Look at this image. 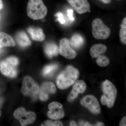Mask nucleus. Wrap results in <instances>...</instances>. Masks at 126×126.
I'll use <instances>...</instances> for the list:
<instances>
[{
    "instance_id": "nucleus-1",
    "label": "nucleus",
    "mask_w": 126,
    "mask_h": 126,
    "mask_svg": "<svg viewBox=\"0 0 126 126\" xmlns=\"http://www.w3.org/2000/svg\"><path fill=\"white\" fill-rule=\"evenodd\" d=\"M79 75V72L77 69L71 65H68L57 77V86L61 89L67 88L75 83Z\"/></svg>"
},
{
    "instance_id": "nucleus-2",
    "label": "nucleus",
    "mask_w": 126,
    "mask_h": 126,
    "mask_svg": "<svg viewBox=\"0 0 126 126\" xmlns=\"http://www.w3.org/2000/svg\"><path fill=\"white\" fill-rule=\"evenodd\" d=\"M47 7L43 0H29L27 3V16L35 20L41 19L45 17L47 14Z\"/></svg>"
},
{
    "instance_id": "nucleus-3",
    "label": "nucleus",
    "mask_w": 126,
    "mask_h": 126,
    "mask_svg": "<svg viewBox=\"0 0 126 126\" xmlns=\"http://www.w3.org/2000/svg\"><path fill=\"white\" fill-rule=\"evenodd\" d=\"M102 88L103 94L101 98V103L103 106H107L108 108H111L114 105L117 95L116 88L111 82L107 79L103 83Z\"/></svg>"
},
{
    "instance_id": "nucleus-4",
    "label": "nucleus",
    "mask_w": 126,
    "mask_h": 126,
    "mask_svg": "<svg viewBox=\"0 0 126 126\" xmlns=\"http://www.w3.org/2000/svg\"><path fill=\"white\" fill-rule=\"evenodd\" d=\"M92 30L93 36L96 39H106L109 37L111 33L110 29L99 18H96L93 20Z\"/></svg>"
},
{
    "instance_id": "nucleus-5",
    "label": "nucleus",
    "mask_w": 126,
    "mask_h": 126,
    "mask_svg": "<svg viewBox=\"0 0 126 126\" xmlns=\"http://www.w3.org/2000/svg\"><path fill=\"white\" fill-rule=\"evenodd\" d=\"M39 87L38 83L31 77L26 76L23 79L21 92L24 95L36 97L38 94Z\"/></svg>"
},
{
    "instance_id": "nucleus-6",
    "label": "nucleus",
    "mask_w": 126,
    "mask_h": 126,
    "mask_svg": "<svg viewBox=\"0 0 126 126\" xmlns=\"http://www.w3.org/2000/svg\"><path fill=\"white\" fill-rule=\"evenodd\" d=\"M14 116L19 122L22 126L33 123L36 119V115L32 111L27 112L24 108H20L15 111Z\"/></svg>"
},
{
    "instance_id": "nucleus-7",
    "label": "nucleus",
    "mask_w": 126,
    "mask_h": 126,
    "mask_svg": "<svg viewBox=\"0 0 126 126\" xmlns=\"http://www.w3.org/2000/svg\"><path fill=\"white\" fill-rule=\"evenodd\" d=\"M81 105L90 110L93 114L98 115L101 109L99 102L96 98L92 95L85 96L80 101Z\"/></svg>"
},
{
    "instance_id": "nucleus-8",
    "label": "nucleus",
    "mask_w": 126,
    "mask_h": 126,
    "mask_svg": "<svg viewBox=\"0 0 126 126\" xmlns=\"http://www.w3.org/2000/svg\"><path fill=\"white\" fill-rule=\"evenodd\" d=\"M59 45V53L62 56L68 59H73L77 56V53L70 46L69 40L67 38L61 39Z\"/></svg>"
},
{
    "instance_id": "nucleus-9",
    "label": "nucleus",
    "mask_w": 126,
    "mask_h": 126,
    "mask_svg": "<svg viewBox=\"0 0 126 126\" xmlns=\"http://www.w3.org/2000/svg\"><path fill=\"white\" fill-rule=\"evenodd\" d=\"M49 111L47 113L48 117L51 119L58 120L64 116V112L62 104L57 102H53L48 106Z\"/></svg>"
},
{
    "instance_id": "nucleus-10",
    "label": "nucleus",
    "mask_w": 126,
    "mask_h": 126,
    "mask_svg": "<svg viewBox=\"0 0 126 126\" xmlns=\"http://www.w3.org/2000/svg\"><path fill=\"white\" fill-rule=\"evenodd\" d=\"M56 88L53 83L47 82L43 83L39 91V98L41 101H46L49 98V94H54Z\"/></svg>"
},
{
    "instance_id": "nucleus-11",
    "label": "nucleus",
    "mask_w": 126,
    "mask_h": 126,
    "mask_svg": "<svg viewBox=\"0 0 126 126\" xmlns=\"http://www.w3.org/2000/svg\"><path fill=\"white\" fill-rule=\"evenodd\" d=\"M69 4L79 14L90 12V6L87 0H67Z\"/></svg>"
},
{
    "instance_id": "nucleus-12",
    "label": "nucleus",
    "mask_w": 126,
    "mask_h": 126,
    "mask_svg": "<svg viewBox=\"0 0 126 126\" xmlns=\"http://www.w3.org/2000/svg\"><path fill=\"white\" fill-rule=\"evenodd\" d=\"M87 88L85 82L82 80H78L75 82L68 98V101L71 102L78 97L79 94L83 93Z\"/></svg>"
},
{
    "instance_id": "nucleus-13",
    "label": "nucleus",
    "mask_w": 126,
    "mask_h": 126,
    "mask_svg": "<svg viewBox=\"0 0 126 126\" xmlns=\"http://www.w3.org/2000/svg\"><path fill=\"white\" fill-rule=\"evenodd\" d=\"M16 66L5 59L0 63V72L2 75L10 78H14L17 74Z\"/></svg>"
},
{
    "instance_id": "nucleus-14",
    "label": "nucleus",
    "mask_w": 126,
    "mask_h": 126,
    "mask_svg": "<svg viewBox=\"0 0 126 126\" xmlns=\"http://www.w3.org/2000/svg\"><path fill=\"white\" fill-rule=\"evenodd\" d=\"M16 42L12 36L3 32H0V50L2 47H14Z\"/></svg>"
},
{
    "instance_id": "nucleus-15",
    "label": "nucleus",
    "mask_w": 126,
    "mask_h": 126,
    "mask_svg": "<svg viewBox=\"0 0 126 126\" xmlns=\"http://www.w3.org/2000/svg\"><path fill=\"white\" fill-rule=\"evenodd\" d=\"M28 32L31 35L32 38L36 41H42L45 39L46 36L43 30L39 27H30Z\"/></svg>"
},
{
    "instance_id": "nucleus-16",
    "label": "nucleus",
    "mask_w": 126,
    "mask_h": 126,
    "mask_svg": "<svg viewBox=\"0 0 126 126\" xmlns=\"http://www.w3.org/2000/svg\"><path fill=\"white\" fill-rule=\"evenodd\" d=\"M15 40L17 44L21 47H27L32 44L29 38L24 32L17 33L16 35Z\"/></svg>"
},
{
    "instance_id": "nucleus-17",
    "label": "nucleus",
    "mask_w": 126,
    "mask_h": 126,
    "mask_svg": "<svg viewBox=\"0 0 126 126\" xmlns=\"http://www.w3.org/2000/svg\"><path fill=\"white\" fill-rule=\"evenodd\" d=\"M107 47L103 44H96L90 48V54L93 58H97L106 52Z\"/></svg>"
},
{
    "instance_id": "nucleus-18",
    "label": "nucleus",
    "mask_w": 126,
    "mask_h": 126,
    "mask_svg": "<svg viewBox=\"0 0 126 126\" xmlns=\"http://www.w3.org/2000/svg\"><path fill=\"white\" fill-rule=\"evenodd\" d=\"M46 54L49 58L57 56L59 53L58 46L53 43H49L46 44L44 47Z\"/></svg>"
},
{
    "instance_id": "nucleus-19",
    "label": "nucleus",
    "mask_w": 126,
    "mask_h": 126,
    "mask_svg": "<svg viewBox=\"0 0 126 126\" xmlns=\"http://www.w3.org/2000/svg\"><path fill=\"white\" fill-rule=\"evenodd\" d=\"M69 40L71 47L75 49H79L82 47L84 43L83 37L79 34H74Z\"/></svg>"
},
{
    "instance_id": "nucleus-20",
    "label": "nucleus",
    "mask_w": 126,
    "mask_h": 126,
    "mask_svg": "<svg viewBox=\"0 0 126 126\" xmlns=\"http://www.w3.org/2000/svg\"><path fill=\"white\" fill-rule=\"evenodd\" d=\"M58 68V65L55 64H52L46 65L43 69V74L44 77H49L54 73Z\"/></svg>"
},
{
    "instance_id": "nucleus-21",
    "label": "nucleus",
    "mask_w": 126,
    "mask_h": 126,
    "mask_svg": "<svg viewBox=\"0 0 126 126\" xmlns=\"http://www.w3.org/2000/svg\"><path fill=\"white\" fill-rule=\"evenodd\" d=\"M121 29L119 32V36L122 43L126 44V18L123 19L121 25Z\"/></svg>"
},
{
    "instance_id": "nucleus-22",
    "label": "nucleus",
    "mask_w": 126,
    "mask_h": 126,
    "mask_svg": "<svg viewBox=\"0 0 126 126\" xmlns=\"http://www.w3.org/2000/svg\"><path fill=\"white\" fill-rule=\"evenodd\" d=\"M96 63L100 67H105L109 64L110 61L107 56L101 55L97 58Z\"/></svg>"
},
{
    "instance_id": "nucleus-23",
    "label": "nucleus",
    "mask_w": 126,
    "mask_h": 126,
    "mask_svg": "<svg viewBox=\"0 0 126 126\" xmlns=\"http://www.w3.org/2000/svg\"><path fill=\"white\" fill-rule=\"evenodd\" d=\"M63 124L62 122L60 121H55L53 122L52 121H46L42 124L41 126H63Z\"/></svg>"
},
{
    "instance_id": "nucleus-24",
    "label": "nucleus",
    "mask_w": 126,
    "mask_h": 126,
    "mask_svg": "<svg viewBox=\"0 0 126 126\" xmlns=\"http://www.w3.org/2000/svg\"><path fill=\"white\" fill-rule=\"evenodd\" d=\"M7 61H9L10 63L13 64V65L16 66L19 63V60L17 58L14 56H10L8 57L5 59Z\"/></svg>"
},
{
    "instance_id": "nucleus-25",
    "label": "nucleus",
    "mask_w": 126,
    "mask_h": 126,
    "mask_svg": "<svg viewBox=\"0 0 126 126\" xmlns=\"http://www.w3.org/2000/svg\"><path fill=\"white\" fill-rule=\"evenodd\" d=\"M57 16H58V19L59 21L62 24H64L65 23V20L64 18L63 14L60 12L57 13Z\"/></svg>"
},
{
    "instance_id": "nucleus-26",
    "label": "nucleus",
    "mask_w": 126,
    "mask_h": 126,
    "mask_svg": "<svg viewBox=\"0 0 126 126\" xmlns=\"http://www.w3.org/2000/svg\"><path fill=\"white\" fill-rule=\"evenodd\" d=\"M73 10L70 9V10H68L67 11V16L69 18V19L70 20L74 21V18L73 16Z\"/></svg>"
},
{
    "instance_id": "nucleus-27",
    "label": "nucleus",
    "mask_w": 126,
    "mask_h": 126,
    "mask_svg": "<svg viewBox=\"0 0 126 126\" xmlns=\"http://www.w3.org/2000/svg\"><path fill=\"white\" fill-rule=\"evenodd\" d=\"M126 116L122 118L121 120L119 123V126H126Z\"/></svg>"
},
{
    "instance_id": "nucleus-28",
    "label": "nucleus",
    "mask_w": 126,
    "mask_h": 126,
    "mask_svg": "<svg viewBox=\"0 0 126 126\" xmlns=\"http://www.w3.org/2000/svg\"><path fill=\"white\" fill-rule=\"evenodd\" d=\"M2 102H3V99L1 98H0V117L1 115V108Z\"/></svg>"
},
{
    "instance_id": "nucleus-29",
    "label": "nucleus",
    "mask_w": 126,
    "mask_h": 126,
    "mask_svg": "<svg viewBox=\"0 0 126 126\" xmlns=\"http://www.w3.org/2000/svg\"><path fill=\"white\" fill-rule=\"evenodd\" d=\"M100 1L103 2L104 4H109L111 2V0H100Z\"/></svg>"
},
{
    "instance_id": "nucleus-30",
    "label": "nucleus",
    "mask_w": 126,
    "mask_h": 126,
    "mask_svg": "<svg viewBox=\"0 0 126 126\" xmlns=\"http://www.w3.org/2000/svg\"><path fill=\"white\" fill-rule=\"evenodd\" d=\"M96 126H104V124L102 122H98L97 123Z\"/></svg>"
},
{
    "instance_id": "nucleus-31",
    "label": "nucleus",
    "mask_w": 126,
    "mask_h": 126,
    "mask_svg": "<svg viewBox=\"0 0 126 126\" xmlns=\"http://www.w3.org/2000/svg\"><path fill=\"white\" fill-rule=\"evenodd\" d=\"M70 126H77V124H76V123L74 121H72L70 122Z\"/></svg>"
},
{
    "instance_id": "nucleus-32",
    "label": "nucleus",
    "mask_w": 126,
    "mask_h": 126,
    "mask_svg": "<svg viewBox=\"0 0 126 126\" xmlns=\"http://www.w3.org/2000/svg\"><path fill=\"white\" fill-rule=\"evenodd\" d=\"M3 7V2H2L1 0H0V10H2Z\"/></svg>"
},
{
    "instance_id": "nucleus-33",
    "label": "nucleus",
    "mask_w": 126,
    "mask_h": 126,
    "mask_svg": "<svg viewBox=\"0 0 126 126\" xmlns=\"http://www.w3.org/2000/svg\"><path fill=\"white\" fill-rule=\"evenodd\" d=\"M84 126H91L92 125H91V124H89V123L88 122H86V123H85V124H83Z\"/></svg>"
},
{
    "instance_id": "nucleus-34",
    "label": "nucleus",
    "mask_w": 126,
    "mask_h": 126,
    "mask_svg": "<svg viewBox=\"0 0 126 126\" xmlns=\"http://www.w3.org/2000/svg\"></svg>"
}]
</instances>
